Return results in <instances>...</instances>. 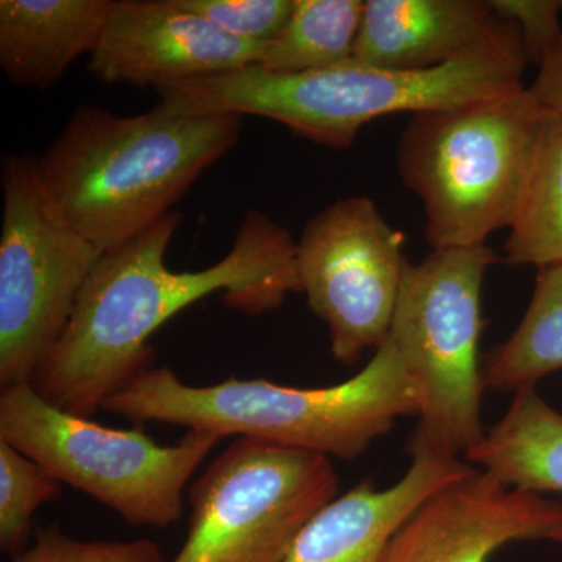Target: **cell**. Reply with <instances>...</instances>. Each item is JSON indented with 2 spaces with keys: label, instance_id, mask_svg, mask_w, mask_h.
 I'll list each match as a JSON object with an SVG mask.
<instances>
[{
  "label": "cell",
  "instance_id": "cell-1",
  "mask_svg": "<svg viewBox=\"0 0 562 562\" xmlns=\"http://www.w3.org/2000/svg\"><path fill=\"white\" fill-rule=\"evenodd\" d=\"M172 211L146 232L103 254L68 327L43 361L33 386L57 408L91 417L111 395L150 368V336L211 294L227 308L261 316L301 294L297 243L261 211H247L232 250L202 271L173 272L166 251L179 228Z\"/></svg>",
  "mask_w": 562,
  "mask_h": 562
},
{
  "label": "cell",
  "instance_id": "cell-2",
  "mask_svg": "<svg viewBox=\"0 0 562 562\" xmlns=\"http://www.w3.org/2000/svg\"><path fill=\"white\" fill-rule=\"evenodd\" d=\"M244 117L136 116L80 105L38 158L52 199L103 254L172 213L206 169L241 138Z\"/></svg>",
  "mask_w": 562,
  "mask_h": 562
},
{
  "label": "cell",
  "instance_id": "cell-3",
  "mask_svg": "<svg viewBox=\"0 0 562 562\" xmlns=\"http://www.w3.org/2000/svg\"><path fill=\"white\" fill-rule=\"evenodd\" d=\"M103 412L179 425L222 439L260 441L353 461L403 416H417L416 394L390 336L357 375L327 387L228 379L209 386L181 382L168 366L144 369L103 403Z\"/></svg>",
  "mask_w": 562,
  "mask_h": 562
},
{
  "label": "cell",
  "instance_id": "cell-4",
  "mask_svg": "<svg viewBox=\"0 0 562 562\" xmlns=\"http://www.w3.org/2000/svg\"><path fill=\"white\" fill-rule=\"evenodd\" d=\"M527 63L524 44H514L425 70L350 61L291 74L251 65L173 85L165 99L181 116H260L322 146L349 149L366 124L387 114L454 109L520 90Z\"/></svg>",
  "mask_w": 562,
  "mask_h": 562
},
{
  "label": "cell",
  "instance_id": "cell-5",
  "mask_svg": "<svg viewBox=\"0 0 562 562\" xmlns=\"http://www.w3.org/2000/svg\"><path fill=\"white\" fill-rule=\"evenodd\" d=\"M543 114L527 87L413 114L398 140L397 166L424 205L432 249L482 246L492 233L509 228Z\"/></svg>",
  "mask_w": 562,
  "mask_h": 562
},
{
  "label": "cell",
  "instance_id": "cell-6",
  "mask_svg": "<svg viewBox=\"0 0 562 562\" xmlns=\"http://www.w3.org/2000/svg\"><path fill=\"white\" fill-rule=\"evenodd\" d=\"M495 261L482 244L408 262L387 335L419 405L409 441L447 457L464 458L484 438L479 344L484 276Z\"/></svg>",
  "mask_w": 562,
  "mask_h": 562
},
{
  "label": "cell",
  "instance_id": "cell-7",
  "mask_svg": "<svg viewBox=\"0 0 562 562\" xmlns=\"http://www.w3.org/2000/svg\"><path fill=\"white\" fill-rule=\"evenodd\" d=\"M0 441L125 522L165 530L183 516L184 491L222 438L188 430L179 442L158 443L144 431L103 427L57 408L32 383H20L0 394Z\"/></svg>",
  "mask_w": 562,
  "mask_h": 562
},
{
  "label": "cell",
  "instance_id": "cell-8",
  "mask_svg": "<svg viewBox=\"0 0 562 562\" xmlns=\"http://www.w3.org/2000/svg\"><path fill=\"white\" fill-rule=\"evenodd\" d=\"M0 386L32 383L103 257L52 199L31 151L2 161Z\"/></svg>",
  "mask_w": 562,
  "mask_h": 562
},
{
  "label": "cell",
  "instance_id": "cell-9",
  "mask_svg": "<svg viewBox=\"0 0 562 562\" xmlns=\"http://www.w3.org/2000/svg\"><path fill=\"white\" fill-rule=\"evenodd\" d=\"M331 458L236 438L188 487V538L171 562H283L338 497Z\"/></svg>",
  "mask_w": 562,
  "mask_h": 562
},
{
  "label": "cell",
  "instance_id": "cell-10",
  "mask_svg": "<svg viewBox=\"0 0 562 562\" xmlns=\"http://www.w3.org/2000/svg\"><path fill=\"white\" fill-rule=\"evenodd\" d=\"M403 241V233L366 195L339 199L303 228L297 243L301 294L327 325L336 361L357 364L390 335L408 265Z\"/></svg>",
  "mask_w": 562,
  "mask_h": 562
},
{
  "label": "cell",
  "instance_id": "cell-11",
  "mask_svg": "<svg viewBox=\"0 0 562 562\" xmlns=\"http://www.w3.org/2000/svg\"><path fill=\"white\" fill-rule=\"evenodd\" d=\"M524 541L562 543V503L472 469L409 517L384 562H490L503 547Z\"/></svg>",
  "mask_w": 562,
  "mask_h": 562
},
{
  "label": "cell",
  "instance_id": "cell-12",
  "mask_svg": "<svg viewBox=\"0 0 562 562\" xmlns=\"http://www.w3.org/2000/svg\"><path fill=\"white\" fill-rule=\"evenodd\" d=\"M262 46L233 38L176 0H114L88 69L103 83L158 90L258 65Z\"/></svg>",
  "mask_w": 562,
  "mask_h": 562
},
{
  "label": "cell",
  "instance_id": "cell-13",
  "mask_svg": "<svg viewBox=\"0 0 562 562\" xmlns=\"http://www.w3.org/2000/svg\"><path fill=\"white\" fill-rule=\"evenodd\" d=\"M413 461L397 483L376 490L364 480L328 503L303 528L283 562H384L387 547L432 494L472 471L460 458L447 457L409 441Z\"/></svg>",
  "mask_w": 562,
  "mask_h": 562
},
{
  "label": "cell",
  "instance_id": "cell-14",
  "mask_svg": "<svg viewBox=\"0 0 562 562\" xmlns=\"http://www.w3.org/2000/svg\"><path fill=\"white\" fill-rule=\"evenodd\" d=\"M524 44L519 27L482 0H366L351 63L425 70Z\"/></svg>",
  "mask_w": 562,
  "mask_h": 562
},
{
  "label": "cell",
  "instance_id": "cell-15",
  "mask_svg": "<svg viewBox=\"0 0 562 562\" xmlns=\"http://www.w3.org/2000/svg\"><path fill=\"white\" fill-rule=\"evenodd\" d=\"M114 0H2L0 68L16 87L49 88L91 55Z\"/></svg>",
  "mask_w": 562,
  "mask_h": 562
},
{
  "label": "cell",
  "instance_id": "cell-16",
  "mask_svg": "<svg viewBox=\"0 0 562 562\" xmlns=\"http://www.w3.org/2000/svg\"><path fill=\"white\" fill-rule=\"evenodd\" d=\"M464 460L514 490L562 492V414L536 387L517 391L505 416Z\"/></svg>",
  "mask_w": 562,
  "mask_h": 562
},
{
  "label": "cell",
  "instance_id": "cell-17",
  "mask_svg": "<svg viewBox=\"0 0 562 562\" xmlns=\"http://www.w3.org/2000/svg\"><path fill=\"white\" fill-rule=\"evenodd\" d=\"M509 266L562 265V116L543 114L522 201L503 246Z\"/></svg>",
  "mask_w": 562,
  "mask_h": 562
},
{
  "label": "cell",
  "instance_id": "cell-18",
  "mask_svg": "<svg viewBox=\"0 0 562 562\" xmlns=\"http://www.w3.org/2000/svg\"><path fill=\"white\" fill-rule=\"evenodd\" d=\"M562 369V265L539 269L527 313L508 341L487 355L484 384L514 392Z\"/></svg>",
  "mask_w": 562,
  "mask_h": 562
},
{
  "label": "cell",
  "instance_id": "cell-19",
  "mask_svg": "<svg viewBox=\"0 0 562 562\" xmlns=\"http://www.w3.org/2000/svg\"><path fill=\"white\" fill-rule=\"evenodd\" d=\"M364 0H294L290 20L262 46L258 66L276 72H314L351 61Z\"/></svg>",
  "mask_w": 562,
  "mask_h": 562
},
{
  "label": "cell",
  "instance_id": "cell-20",
  "mask_svg": "<svg viewBox=\"0 0 562 562\" xmlns=\"http://www.w3.org/2000/svg\"><path fill=\"white\" fill-rule=\"evenodd\" d=\"M61 483L40 462L0 441V549L16 557L29 547L41 506L61 497Z\"/></svg>",
  "mask_w": 562,
  "mask_h": 562
},
{
  "label": "cell",
  "instance_id": "cell-21",
  "mask_svg": "<svg viewBox=\"0 0 562 562\" xmlns=\"http://www.w3.org/2000/svg\"><path fill=\"white\" fill-rule=\"evenodd\" d=\"M10 562H165V557L150 539L80 541L52 525L36 532L32 546Z\"/></svg>",
  "mask_w": 562,
  "mask_h": 562
},
{
  "label": "cell",
  "instance_id": "cell-22",
  "mask_svg": "<svg viewBox=\"0 0 562 562\" xmlns=\"http://www.w3.org/2000/svg\"><path fill=\"white\" fill-rule=\"evenodd\" d=\"M233 38L266 44L290 20L294 0H176Z\"/></svg>",
  "mask_w": 562,
  "mask_h": 562
},
{
  "label": "cell",
  "instance_id": "cell-23",
  "mask_svg": "<svg viewBox=\"0 0 562 562\" xmlns=\"http://www.w3.org/2000/svg\"><path fill=\"white\" fill-rule=\"evenodd\" d=\"M495 13L513 21L522 36L528 61L541 63L562 33L557 0H494Z\"/></svg>",
  "mask_w": 562,
  "mask_h": 562
},
{
  "label": "cell",
  "instance_id": "cell-24",
  "mask_svg": "<svg viewBox=\"0 0 562 562\" xmlns=\"http://www.w3.org/2000/svg\"><path fill=\"white\" fill-rule=\"evenodd\" d=\"M528 90L541 109L562 116V33L539 63L538 77Z\"/></svg>",
  "mask_w": 562,
  "mask_h": 562
}]
</instances>
